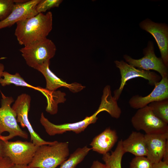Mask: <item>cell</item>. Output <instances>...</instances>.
<instances>
[{
  "label": "cell",
  "mask_w": 168,
  "mask_h": 168,
  "mask_svg": "<svg viewBox=\"0 0 168 168\" xmlns=\"http://www.w3.org/2000/svg\"><path fill=\"white\" fill-rule=\"evenodd\" d=\"M15 35L19 44L24 46L47 38L53 28L50 12L17 22Z\"/></svg>",
  "instance_id": "1"
},
{
  "label": "cell",
  "mask_w": 168,
  "mask_h": 168,
  "mask_svg": "<svg viewBox=\"0 0 168 168\" xmlns=\"http://www.w3.org/2000/svg\"><path fill=\"white\" fill-rule=\"evenodd\" d=\"M69 142H58L39 147L29 168H56L69 156Z\"/></svg>",
  "instance_id": "2"
},
{
  "label": "cell",
  "mask_w": 168,
  "mask_h": 168,
  "mask_svg": "<svg viewBox=\"0 0 168 168\" xmlns=\"http://www.w3.org/2000/svg\"><path fill=\"white\" fill-rule=\"evenodd\" d=\"M0 107V139L8 141L19 136L27 139L28 135L22 130L17 123L16 114L11 106L14 100L12 96H6L2 92Z\"/></svg>",
  "instance_id": "3"
},
{
  "label": "cell",
  "mask_w": 168,
  "mask_h": 168,
  "mask_svg": "<svg viewBox=\"0 0 168 168\" xmlns=\"http://www.w3.org/2000/svg\"><path fill=\"white\" fill-rule=\"evenodd\" d=\"M57 49L53 41L48 38L24 46L20 49L26 64L36 69L40 65L50 61Z\"/></svg>",
  "instance_id": "4"
},
{
  "label": "cell",
  "mask_w": 168,
  "mask_h": 168,
  "mask_svg": "<svg viewBox=\"0 0 168 168\" xmlns=\"http://www.w3.org/2000/svg\"><path fill=\"white\" fill-rule=\"evenodd\" d=\"M131 122L136 130H142L146 134L168 132V124L156 116L148 105L138 109L132 118Z\"/></svg>",
  "instance_id": "5"
},
{
  "label": "cell",
  "mask_w": 168,
  "mask_h": 168,
  "mask_svg": "<svg viewBox=\"0 0 168 168\" xmlns=\"http://www.w3.org/2000/svg\"><path fill=\"white\" fill-rule=\"evenodd\" d=\"M4 156L8 157L15 165H28L39 146L32 142L18 140L2 141Z\"/></svg>",
  "instance_id": "6"
},
{
  "label": "cell",
  "mask_w": 168,
  "mask_h": 168,
  "mask_svg": "<svg viewBox=\"0 0 168 168\" xmlns=\"http://www.w3.org/2000/svg\"><path fill=\"white\" fill-rule=\"evenodd\" d=\"M31 100L30 96L26 93H22L18 96L12 106L16 114L17 123H20L22 127L27 128L30 134L31 142L35 145L40 146L56 143L57 141L49 142L44 140L33 128L28 118Z\"/></svg>",
  "instance_id": "7"
},
{
  "label": "cell",
  "mask_w": 168,
  "mask_h": 168,
  "mask_svg": "<svg viewBox=\"0 0 168 168\" xmlns=\"http://www.w3.org/2000/svg\"><path fill=\"white\" fill-rule=\"evenodd\" d=\"M114 62L120 71L121 76L119 87L114 91L113 97L117 101L120 97L126 82L130 79L138 77H142L147 80L150 85L155 86L161 79V76L154 72L136 68L123 60H116Z\"/></svg>",
  "instance_id": "8"
},
{
  "label": "cell",
  "mask_w": 168,
  "mask_h": 168,
  "mask_svg": "<svg viewBox=\"0 0 168 168\" xmlns=\"http://www.w3.org/2000/svg\"><path fill=\"white\" fill-rule=\"evenodd\" d=\"M144 56L139 59H134L125 54L124 58L127 63L138 68L147 71L152 70L158 72L161 78L168 77V67L161 58L157 57L154 52V46L149 41L147 47L143 49Z\"/></svg>",
  "instance_id": "9"
},
{
  "label": "cell",
  "mask_w": 168,
  "mask_h": 168,
  "mask_svg": "<svg viewBox=\"0 0 168 168\" xmlns=\"http://www.w3.org/2000/svg\"><path fill=\"white\" fill-rule=\"evenodd\" d=\"M103 111H104V110L99 106L98 110L92 115L86 117L82 120L60 124H56L51 123L45 117L43 113H42L40 121L46 132L51 136L62 134L68 131H72L78 134L84 131L89 125L96 123L98 119L97 115Z\"/></svg>",
  "instance_id": "10"
},
{
  "label": "cell",
  "mask_w": 168,
  "mask_h": 168,
  "mask_svg": "<svg viewBox=\"0 0 168 168\" xmlns=\"http://www.w3.org/2000/svg\"><path fill=\"white\" fill-rule=\"evenodd\" d=\"M140 27L151 34L157 44L162 59L168 66V28L164 24L156 23L147 19L139 24Z\"/></svg>",
  "instance_id": "11"
},
{
  "label": "cell",
  "mask_w": 168,
  "mask_h": 168,
  "mask_svg": "<svg viewBox=\"0 0 168 168\" xmlns=\"http://www.w3.org/2000/svg\"><path fill=\"white\" fill-rule=\"evenodd\" d=\"M40 0H22L16 3L8 16L0 21V30L10 27L20 21L37 15L36 6Z\"/></svg>",
  "instance_id": "12"
},
{
  "label": "cell",
  "mask_w": 168,
  "mask_h": 168,
  "mask_svg": "<svg viewBox=\"0 0 168 168\" xmlns=\"http://www.w3.org/2000/svg\"><path fill=\"white\" fill-rule=\"evenodd\" d=\"M168 77L161 78V80L155 85L153 91L147 96L144 97L139 95L132 96L129 101L130 107L138 109L152 102L168 99Z\"/></svg>",
  "instance_id": "13"
},
{
  "label": "cell",
  "mask_w": 168,
  "mask_h": 168,
  "mask_svg": "<svg viewBox=\"0 0 168 168\" xmlns=\"http://www.w3.org/2000/svg\"><path fill=\"white\" fill-rule=\"evenodd\" d=\"M145 138L147 151L146 157L153 164L161 161L168 143V132L145 134Z\"/></svg>",
  "instance_id": "14"
},
{
  "label": "cell",
  "mask_w": 168,
  "mask_h": 168,
  "mask_svg": "<svg viewBox=\"0 0 168 168\" xmlns=\"http://www.w3.org/2000/svg\"><path fill=\"white\" fill-rule=\"evenodd\" d=\"M49 64L50 61H48L39 66L36 69L44 76L46 81V89L54 91L58 88L63 87L68 88L72 92L76 93L85 88L81 84L77 82L68 84L58 77L50 69Z\"/></svg>",
  "instance_id": "15"
},
{
  "label": "cell",
  "mask_w": 168,
  "mask_h": 168,
  "mask_svg": "<svg viewBox=\"0 0 168 168\" xmlns=\"http://www.w3.org/2000/svg\"><path fill=\"white\" fill-rule=\"evenodd\" d=\"M116 131L108 128L95 137L90 144L91 150L105 154L111 149L118 139Z\"/></svg>",
  "instance_id": "16"
},
{
  "label": "cell",
  "mask_w": 168,
  "mask_h": 168,
  "mask_svg": "<svg viewBox=\"0 0 168 168\" xmlns=\"http://www.w3.org/2000/svg\"><path fill=\"white\" fill-rule=\"evenodd\" d=\"M125 152L130 153L135 156H146L145 134L139 132L133 131L129 137L122 142Z\"/></svg>",
  "instance_id": "17"
},
{
  "label": "cell",
  "mask_w": 168,
  "mask_h": 168,
  "mask_svg": "<svg viewBox=\"0 0 168 168\" xmlns=\"http://www.w3.org/2000/svg\"><path fill=\"white\" fill-rule=\"evenodd\" d=\"M122 140L119 141L115 150L111 154L107 153L103 155L102 159L109 168H122L121 162L124 152L122 144Z\"/></svg>",
  "instance_id": "18"
},
{
  "label": "cell",
  "mask_w": 168,
  "mask_h": 168,
  "mask_svg": "<svg viewBox=\"0 0 168 168\" xmlns=\"http://www.w3.org/2000/svg\"><path fill=\"white\" fill-rule=\"evenodd\" d=\"M91 150L87 146L78 148L71 154L69 158L63 161L59 168H76Z\"/></svg>",
  "instance_id": "19"
},
{
  "label": "cell",
  "mask_w": 168,
  "mask_h": 168,
  "mask_svg": "<svg viewBox=\"0 0 168 168\" xmlns=\"http://www.w3.org/2000/svg\"><path fill=\"white\" fill-rule=\"evenodd\" d=\"M148 105L156 116L168 124V99L153 102Z\"/></svg>",
  "instance_id": "20"
},
{
  "label": "cell",
  "mask_w": 168,
  "mask_h": 168,
  "mask_svg": "<svg viewBox=\"0 0 168 168\" xmlns=\"http://www.w3.org/2000/svg\"><path fill=\"white\" fill-rule=\"evenodd\" d=\"M22 0H0V21L7 18L11 12L15 4Z\"/></svg>",
  "instance_id": "21"
},
{
  "label": "cell",
  "mask_w": 168,
  "mask_h": 168,
  "mask_svg": "<svg viewBox=\"0 0 168 168\" xmlns=\"http://www.w3.org/2000/svg\"><path fill=\"white\" fill-rule=\"evenodd\" d=\"M62 0H40L36 9L38 13L45 12L51 8L59 7L62 2Z\"/></svg>",
  "instance_id": "22"
},
{
  "label": "cell",
  "mask_w": 168,
  "mask_h": 168,
  "mask_svg": "<svg viewBox=\"0 0 168 168\" xmlns=\"http://www.w3.org/2000/svg\"><path fill=\"white\" fill-rule=\"evenodd\" d=\"M152 165L145 156H136L130 162L129 168H152Z\"/></svg>",
  "instance_id": "23"
},
{
  "label": "cell",
  "mask_w": 168,
  "mask_h": 168,
  "mask_svg": "<svg viewBox=\"0 0 168 168\" xmlns=\"http://www.w3.org/2000/svg\"><path fill=\"white\" fill-rule=\"evenodd\" d=\"M15 165L8 157L0 158V168H14Z\"/></svg>",
  "instance_id": "24"
},
{
  "label": "cell",
  "mask_w": 168,
  "mask_h": 168,
  "mask_svg": "<svg viewBox=\"0 0 168 168\" xmlns=\"http://www.w3.org/2000/svg\"><path fill=\"white\" fill-rule=\"evenodd\" d=\"M152 168H168V163L163 161L153 163Z\"/></svg>",
  "instance_id": "25"
},
{
  "label": "cell",
  "mask_w": 168,
  "mask_h": 168,
  "mask_svg": "<svg viewBox=\"0 0 168 168\" xmlns=\"http://www.w3.org/2000/svg\"><path fill=\"white\" fill-rule=\"evenodd\" d=\"M91 168H109V167L105 164H103L96 160L93 161Z\"/></svg>",
  "instance_id": "26"
},
{
  "label": "cell",
  "mask_w": 168,
  "mask_h": 168,
  "mask_svg": "<svg viewBox=\"0 0 168 168\" xmlns=\"http://www.w3.org/2000/svg\"><path fill=\"white\" fill-rule=\"evenodd\" d=\"M163 159V161L168 163V143L166 145Z\"/></svg>",
  "instance_id": "27"
},
{
  "label": "cell",
  "mask_w": 168,
  "mask_h": 168,
  "mask_svg": "<svg viewBox=\"0 0 168 168\" xmlns=\"http://www.w3.org/2000/svg\"><path fill=\"white\" fill-rule=\"evenodd\" d=\"M3 156L2 141L0 139V158Z\"/></svg>",
  "instance_id": "28"
},
{
  "label": "cell",
  "mask_w": 168,
  "mask_h": 168,
  "mask_svg": "<svg viewBox=\"0 0 168 168\" xmlns=\"http://www.w3.org/2000/svg\"><path fill=\"white\" fill-rule=\"evenodd\" d=\"M4 70V65L0 63V80L2 76V74Z\"/></svg>",
  "instance_id": "29"
},
{
  "label": "cell",
  "mask_w": 168,
  "mask_h": 168,
  "mask_svg": "<svg viewBox=\"0 0 168 168\" xmlns=\"http://www.w3.org/2000/svg\"><path fill=\"white\" fill-rule=\"evenodd\" d=\"M14 168H29L28 165H15Z\"/></svg>",
  "instance_id": "30"
}]
</instances>
